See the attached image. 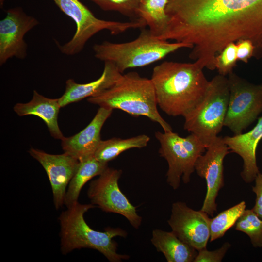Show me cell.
<instances>
[{"instance_id": "cell-12", "label": "cell", "mask_w": 262, "mask_h": 262, "mask_svg": "<svg viewBox=\"0 0 262 262\" xmlns=\"http://www.w3.org/2000/svg\"><path fill=\"white\" fill-rule=\"evenodd\" d=\"M38 24L37 19L26 14L20 7L6 11L5 16L0 21L1 66L12 57L23 59L26 57L27 45L24 37Z\"/></svg>"}, {"instance_id": "cell-3", "label": "cell", "mask_w": 262, "mask_h": 262, "mask_svg": "<svg viewBox=\"0 0 262 262\" xmlns=\"http://www.w3.org/2000/svg\"><path fill=\"white\" fill-rule=\"evenodd\" d=\"M87 101L99 107L120 109L133 116L147 117L158 123L164 131H172L158 112L151 80L136 72L122 74L111 87L88 98Z\"/></svg>"}, {"instance_id": "cell-23", "label": "cell", "mask_w": 262, "mask_h": 262, "mask_svg": "<svg viewBox=\"0 0 262 262\" xmlns=\"http://www.w3.org/2000/svg\"><path fill=\"white\" fill-rule=\"evenodd\" d=\"M235 229L248 235L254 247L262 248V220L252 209H245L235 224Z\"/></svg>"}, {"instance_id": "cell-7", "label": "cell", "mask_w": 262, "mask_h": 262, "mask_svg": "<svg viewBox=\"0 0 262 262\" xmlns=\"http://www.w3.org/2000/svg\"><path fill=\"white\" fill-rule=\"evenodd\" d=\"M155 137L160 144L159 153L168 163L167 183L176 190L181 180L189 183L196 160L206 150L205 145L193 133L182 137L172 131H156Z\"/></svg>"}, {"instance_id": "cell-8", "label": "cell", "mask_w": 262, "mask_h": 262, "mask_svg": "<svg viewBox=\"0 0 262 262\" xmlns=\"http://www.w3.org/2000/svg\"><path fill=\"white\" fill-rule=\"evenodd\" d=\"M228 80L229 97L224 126L238 135L262 112V84L250 83L233 72Z\"/></svg>"}, {"instance_id": "cell-13", "label": "cell", "mask_w": 262, "mask_h": 262, "mask_svg": "<svg viewBox=\"0 0 262 262\" xmlns=\"http://www.w3.org/2000/svg\"><path fill=\"white\" fill-rule=\"evenodd\" d=\"M28 152L45 169L50 183L54 206L59 209L64 204L66 188L79 161L66 152L51 154L33 148Z\"/></svg>"}, {"instance_id": "cell-18", "label": "cell", "mask_w": 262, "mask_h": 262, "mask_svg": "<svg viewBox=\"0 0 262 262\" xmlns=\"http://www.w3.org/2000/svg\"><path fill=\"white\" fill-rule=\"evenodd\" d=\"M151 242L157 251L164 254L168 262H194L198 252L179 239L172 231L154 229Z\"/></svg>"}, {"instance_id": "cell-24", "label": "cell", "mask_w": 262, "mask_h": 262, "mask_svg": "<svg viewBox=\"0 0 262 262\" xmlns=\"http://www.w3.org/2000/svg\"><path fill=\"white\" fill-rule=\"evenodd\" d=\"M237 60L236 44L231 42L216 56L215 69L218 74L225 76L233 72Z\"/></svg>"}, {"instance_id": "cell-1", "label": "cell", "mask_w": 262, "mask_h": 262, "mask_svg": "<svg viewBox=\"0 0 262 262\" xmlns=\"http://www.w3.org/2000/svg\"><path fill=\"white\" fill-rule=\"evenodd\" d=\"M196 62L164 61L155 66L151 80L158 106L169 116H184L200 103L209 82Z\"/></svg>"}, {"instance_id": "cell-20", "label": "cell", "mask_w": 262, "mask_h": 262, "mask_svg": "<svg viewBox=\"0 0 262 262\" xmlns=\"http://www.w3.org/2000/svg\"><path fill=\"white\" fill-rule=\"evenodd\" d=\"M170 0H140L136 12L138 18L143 20L151 33L159 37L168 23L166 9Z\"/></svg>"}, {"instance_id": "cell-4", "label": "cell", "mask_w": 262, "mask_h": 262, "mask_svg": "<svg viewBox=\"0 0 262 262\" xmlns=\"http://www.w3.org/2000/svg\"><path fill=\"white\" fill-rule=\"evenodd\" d=\"M135 39L125 43L104 41L95 44V56L104 62L114 64L122 73L126 69L150 65L182 48L192 46L182 42H169L153 35L150 30L142 28Z\"/></svg>"}, {"instance_id": "cell-17", "label": "cell", "mask_w": 262, "mask_h": 262, "mask_svg": "<svg viewBox=\"0 0 262 262\" xmlns=\"http://www.w3.org/2000/svg\"><path fill=\"white\" fill-rule=\"evenodd\" d=\"M61 108L58 98H46L34 90L33 98L29 102L16 103L13 109L20 116L33 115L39 117L46 124L51 135L55 139L62 140L65 136L58 123Z\"/></svg>"}, {"instance_id": "cell-16", "label": "cell", "mask_w": 262, "mask_h": 262, "mask_svg": "<svg viewBox=\"0 0 262 262\" xmlns=\"http://www.w3.org/2000/svg\"><path fill=\"white\" fill-rule=\"evenodd\" d=\"M122 74L110 62H104L101 75L98 79L86 83H78L73 79L66 82L64 94L58 98L61 107L97 95L111 87Z\"/></svg>"}, {"instance_id": "cell-25", "label": "cell", "mask_w": 262, "mask_h": 262, "mask_svg": "<svg viewBox=\"0 0 262 262\" xmlns=\"http://www.w3.org/2000/svg\"><path fill=\"white\" fill-rule=\"evenodd\" d=\"M140 0H97L96 3L104 11H114L129 17L137 16Z\"/></svg>"}, {"instance_id": "cell-21", "label": "cell", "mask_w": 262, "mask_h": 262, "mask_svg": "<svg viewBox=\"0 0 262 262\" xmlns=\"http://www.w3.org/2000/svg\"><path fill=\"white\" fill-rule=\"evenodd\" d=\"M149 140L150 138L146 134L126 139L112 138L101 140L94 156L100 162L108 163L127 150L146 147Z\"/></svg>"}, {"instance_id": "cell-26", "label": "cell", "mask_w": 262, "mask_h": 262, "mask_svg": "<svg viewBox=\"0 0 262 262\" xmlns=\"http://www.w3.org/2000/svg\"><path fill=\"white\" fill-rule=\"evenodd\" d=\"M230 247L228 242L225 243L219 249L208 251L206 248L198 250L194 262H220Z\"/></svg>"}, {"instance_id": "cell-14", "label": "cell", "mask_w": 262, "mask_h": 262, "mask_svg": "<svg viewBox=\"0 0 262 262\" xmlns=\"http://www.w3.org/2000/svg\"><path fill=\"white\" fill-rule=\"evenodd\" d=\"M113 109L100 107L89 124L73 136L64 137L61 146L66 152L79 161L94 155L101 139V129L110 117Z\"/></svg>"}, {"instance_id": "cell-5", "label": "cell", "mask_w": 262, "mask_h": 262, "mask_svg": "<svg viewBox=\"0 0 262 262\" xmlns=\"http://www.w3.org/2000/svg\"><path fill=\"white\" fill-rule=\"evenodd\" d=\"M229 97L228 78L218 74L210 81L200 103L184 116V129L196 135L206 148L224 126Z\"/></svg>"}, {"instance_id": "cell-28", "label": "cell", "mask_w": 262, "mask_h": 262, "mask_svg": "<svg viewBox=\"0 0 262 262\" xmlns=\"http://www.w3.org/2000/svg\"><path fill=\"white\" fill-rule=\"evenodd\" d=\"M252 191L255 194V203L252 209L253 212L262 220V173L259 172L255 179Z\"/></svg>"}, {"instance_id": "cell-19", "label": "cell", "mask_w": 262, "mask_h": 262, "mask_svg": "<svg viewBox=\"0 0 262 262\" xmlns=\"http://www.w3.org/2000/svg\"><path fill=\"white\" fill-rule=\"evenodd\" d=\"M108 167V163L98 161L94 156L80 161L66 193L64 204L66 207L78 202L84 185L94 177L100 175Z\"/></svg>"}, {"instance_id": "cell-6", "label": "cell", "mask_w": 262, "mask_h": 262, "mask_svg": "<svg viewBox=\"0 0 262 262\" xmlns=\"http://www.w3.org/2000/svg\"><path fill=\"white\" fill-rule=\"evenodd\" d=\"M65 14L76 23V30L71 39L60 45V51L73 55L80 52L86 43L94 35L102 30H108L113 35L123 33L131 29H142L147 26L140 18L128 22L108 21L99 19L79 0H52Z\"/></svg>"}, {"instance_id": "cell-22", "label": "cell", "mask_w": 262, "mask_h": 262, "mask_svg": "<svg viewBox=\"0 0 262 262\" xmlns=\"http://www.w3.org/2000/svg\"><path fill=\"white\" fill-rule=\"evenodd\" d=\"M244 201L220 213L210 219L209 241L213 242L222 237L225 233L236 223L246 209Z\"/></svg>"}, {"instance_id": "cell-15", "label": "cell", "mask_w": 262, "mask_h": 262, "mask_svg": "<svg viewBox=\"0 0 262 262\" xmlns=\"http://www.w3.org/2000/svg\"><path fill=\"white\" fill-rule=\"evenodd\" d=\"M262 138V116L250 131L233 136L223 137L225 143L231 152L239 155L243 161L241 176L246 183L253 181L260 172L257 164L256 150Z\"/></svg>"}, {"instance_id": "cell-27", "label": "cell", "mask_w": 262, "mask_h": 262, "mask_svg": "<svg viewBox=\"0 0 262 262\" xmlns=\"http://www.w3.org/2000/svg\"><path fill=\"white\" fill-rule=\"evenodd\" d=\"M237 60L247 63L248 60L253 56L254 46L248 40H241L237 42Z\"/></svg>"}, {"instance_id": "cell-10", "label": "cell", "mask_w": 262, "mask_h": 262, "mask_svg": "<svg viewBox=\"0 0 262 262\" xmlns=\"http://www.w3.org/2000/svg\"><path fill=\"white\" fill-rule=\"evenodd\" d=\"M230 152L223 137L217 136L195 164V171L198 176L205 179L207 185L206 196L200 210L211 216L217 211L216 199L219 191L224 185L223 161Z\"/></svg>"}, {"instance_id": "cell-9", "label": "cell", "mask_w": 262, "mask_h": 262, "mask_svg": "<svg viewBox=\"0 0 262 262\" xmlns=\"http://www.w3.org/2000/svg\"><path fill=\"white\" fill-rule=\"evenodd\" d=\"M122 173L121 169L108 167L97 179L90 182L87 196L91 204L104 212L123 216L133 228L138 229L142 218L137 213L136 207L119 188L118 180Z\"/></svg>"}, {"instance_id": "cell-11", "label": "cell", "mask_w": 262, "mask_h": 262, "mask_svg": "<svg viewBox=\"0 0 262 262\" xmlns=\"http://www.w3.org/2000/svg\"><path fill=\"white\" fill-rule=\"evenodd\" d=\"M209 215L196 211L181 201L174 202L167 222L172 231L181 240L196 250L206 248L210 240Z\"/></svg>"}, {"instance_id": "cell-29", "label": "cell", "mask_w": 262, "mask_h": 262, "mask_svg": "<svg viewBox=\"0 0 262 262\" xmlns=\"http://www.w3.org/2000/svg\"><path fill=\"white\" fill-rule=\"evenodd\" d=\"M5 0H0V6H2L3 5V3Z\"/></svg>"}, {"instance_id": "cell-2", "label": "cell", "mask_w": 262, "mask_h": 262, "mask_svg": "<svg viewBox=\"0 0 262 262\" xmlns=\"http://www.w3.org/2000/svg\"><path fill=\"white\" fill-rule=\"evenodd\" d=\"M95 205L74 203L63 211L58 219L60 225L61 250L66 254L75 249L90 248L97 250L111 262H120L129 258L117 252L115 237L125 238L126 231L120 228L107 227L103 231L92 229L86 222L84 215Z\"/></svg>"}, {"instance_id": "cell-30", "label": "cell", "mask_w": 262, "mask_h": 262, "mask_svg": "<svg viewBox=\"0 0 262 262\" xmlns=\"http://www.w3.org/2000/svg\"><path fill=\"white\" fill-rule=\"evenodd\" d=\"M89 0L92 1H93V2H95V3H96V2L97 1V0Z\"/></svg>"}]
</instances>
